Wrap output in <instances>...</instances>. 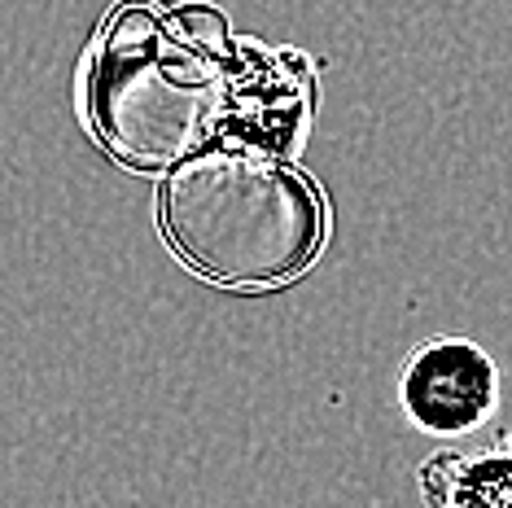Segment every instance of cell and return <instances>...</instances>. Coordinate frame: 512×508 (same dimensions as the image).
<instances>
[{
    "instance_id": "6da1fadb",
    "label": "cell",
    "mask_w": 512,
    "mask_h": 508,
    "mask_svg": "<svg viewBox=\"0 0 512 508\" xmlns=\"http://www.w3.org/2000/svg\"><path fill=\"white\" fill-rule=\"evenodd\" d=\"M394 399L412 430L460 443L495 421L504 403V373L486 346L460 333H434L403 355Z\"/></svg>"
},
{
    "instance_id": "7a4b0ae2",
    "label": "cell",
    "mask_w": 512,
    "mask_h": 508,
    "mask_svg": "<svg viewBox=\"0 0 512 508\" xmlns=\"http://www.w3.org/2000/svg\"><path fill=\"white\" fill-rule=\"evenodd\" d=\"M425 508H512V447H442L416 469Z\"/></svg>"
},
{
    "instance_id": "3957f363",
    "label": "cell",
    "mask_w": 512,
    "mask_h": 508,
    "mask_svg": "<svg viewBox=\"0 0 512 508\" xmlns=\"http://www.w3.org/2000/svg\"><path fill=\"white\" fill-rule=\"evenodd\" d=\"M504 443H508V447H512V430H508V438H504Z\"/></svg>"
}]
</instances>
